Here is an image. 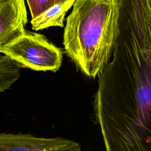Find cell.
Here are the masks:
<instances>
[{
	"mask_svg": "<svg viewBox=\"0 0 151 151\" xmlns=\"http://www.w3.org/2000/svg\"><path fill=\"white\" fill-rule=\"evenodd\" d=\"M94 110L106 151H151V87L97 89Z\"/></svg>",
	"mask_w": 151,
	"mask_h": 151,
	"instance_id": "7a4b0ae2",
	"label": "cell"
},
{
	"mask_svg": "<svg viewBox=\"0 0 151 151\" xmlns=\"http://www.w3.org/2000/svg\"><path fill=\"white\" fill-rule=\"evenodd\" d=\"M145 3H146L147 12L149 14V15L151 21V0H145Z\"/></svg>",
	"mask_w": 151,
	"mask_h": 151,
	"instance_id": "30bf717a",
	"label": "cell"
},
{
	"mask_svg": "<svg viewBox=\"0 0 151 151\" xmlns=\"http://www.w3.org/2000/svg\"><path fill=\"white\" fill-rule=\"evenodd\" d=\"M0 151H81L79 143L62 137L0 133Z\"/></svg>",
	"mask_w": 151,
	"mask_h": 151,
	"instance_id": "277c9868",
	"label": "cell"
},
{
	"mask_svg": "<svg viewBox=\"0 0 151 151\" xmlns=\"http://www.w3.org/2000/svg\"><path fill=\"white\" fill-rule=\"evenodd\" d=\"M68 10L59 4H55L31 21L32 28L38 31L51 27H63L65 14Z\"/></svg>",
	"mask_w": 151,
	"mask_h": 151,
	"instance_id": "8992f818",
	"label": "cell"
},
{
	"mask_svg": "<svg viewBox=\"0 0 151 151\" xmlns=\"http://www.w3.org/2000/svg\"><path fill=\"white\" fill-rule=\"evenodd\" d=\"M76 0H55V4H59L64 5L65 8L68 10L73 6Z\"/></svg>",
	"mask_w": 151,
	"mask_h": 151,
	"instance_id": "9c48e42d",
	"label": "cell"
},
{
	"mask_svg": "<svg viewBox=\"0 0 151 151\" xmlns=\"http://www.w3.org/2000/svg\"><path fill=\"white\" fill-rule=\"evenodd\" d=\"M21 68L8 56L0 54V92L9 88L19 78Z\"/></svg>",
	"mask_w": 151,
	"mask_h": 151,
	"instance_id": "52a82bcc",
	"label": "cell"
},
{
	"mask_svg": "<svg viewBox=\"0 0 151 151\" xmlns=\"http://www.w3.org/2000/svg\"><path fill=\"white\" fill-rule=\"evenodd\" d=\"M112 1H113L114 2H115L116 4H117L118 5H119L120 6V5H122V4L123 3L124 0H111Z\"/></svg>",
	"mask_w": 151,
	"mask_h": 151,
	"instance_id": "8fae6325",
	"label": "cell"
},
{
	"mask_svg": "<svg viewBox=\"0 0 151 151\" xmlns=\"http://www.w3.org/2000/svg\"><path fill=\"white\" fill-rule=\"evenodd\" d=\"M0 53L17 62L21 67L35 71H58L63 52L42 34L25 31L21 37L0 47Z\"/></svg>",
	"mask_w": 151,
	"mask_h": 151,
	"instance_id": "3957f363",
	"label": "cell"
},
{
	"mask_svg": "<svg viewBox=\"0 0 151 151\" xmlns=\"http://www.w3.org/2000/svg\"><path fill=\"white\" fill-rule=\"evenodd\" d=\"M120 6L111 0H76L67 18L63 45L87 76L96 77L111 59L119 31Z\"/></svg>",
	"mask_w": 151,
	"mask_h": 151,
	"instance_id": "6da1fadb",
	"label": "cell"
},
{
	"mask_svg": "<svg viewBox=\"0 0 151 151\" xmlns=\"http://www.w3.org/2000/svg\"><path fill=\"white\" fill-rule=\"evenodd\" d=\"M27 22L24 0H0V47L22 36Z\"/></svg>",
	"mask_w": 151,
	"mask_h": 151,
	"instance_id": "5b68a950",
	"label": "cell"
},
{
	"mask_svg": "<svg viewBox=\"0 0 151 151\" xmlns=\"http://www.w3.org/2000/svg\"><path fill=\"white\" fill-rule=\"evenodd\" d=\"M31 15L35 18L55 4V0H27Z\"/></svg>",
	"mask_w": 151,
	"mask_h": 151,
	"instance_id": "ba28073f",
	"label": "cell"
}]
</instances>
